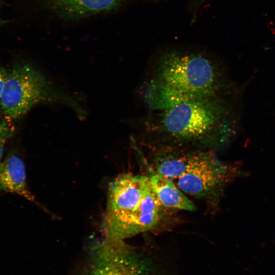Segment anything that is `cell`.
<instances>
[{
	"instance_id": "cell-1",
	"label": "cell",
	"mask_w": 275,
	"mask_h": 275,
	"mask_svg": "<svg viewBox=\"0 0 275 275\" xmlns=\"http://www.w3.org/2000/svg\"><path fill=\"white\" fill-rule=\"evenodd\" d=\"M229 113L221 96L189 100L151 112L145 122V144L215 151L229 136Z\"/></svg>"
},
{
	"instance_id": "cell-2",
	"label": "cell",
	"mask_w": 275,
	"mask_h": 275,
	"mask_svg": "<svg viewBox=\"0 0 275 275\" xmlns=\"http://www.w3.org/2000/svg\"><path fill=\"white\" fill-rule=\"evenodd\" d=\"M150 78L196 98L219 96L224 85L222 70L213 58L175 49L158 56Z\"/></svg>"
},
{
	"instance_id": "cell-3",
	"label": "cell",
	"mask_w": 275,
	"mask_h": 275,
	"mask_svg": "<svg viewBox=\"0 0 275 275\" xmlns=\"http://www.w3.org/2000/svg\"><path fill=\"white\" fill-rule=\"evenodd\" d=\"M43 103L62 104L74 109L80 117L85 115L74 97L59 90L34 66L23 62L14 63L8 71L0 98L2 116L16 120Z\"/></svg>"
},
{
	"instance_id": "cell-4",
	"label": "cell",
	"mask_w": 275,
	"mask_h": 275,
	"mask_svg": "<svg viewBox=\"0 0 275 275\" xmlns=\"http://www.w3.org/2000/svg\"><path fill=\"white\" fill-rule=\"evenodd\" d=\"M80 275H152L148 262L122 240H104L91 249Z\"/></svg>"
},
{
	"instance_id": "cell-5",
	"label": "cell",
	"mask_w": 275,
	"mask_h": 275,
	"mask_svg": "<svg viewBox=\"0 0 275 275\" xmlns=\"http://www.w3.org/2000/svg\"><path fill=\"white\" fill-rule=\"evenodd\" d=\"M234 165L225 163L214 153L209 158L176 179L184 193L216 206L226 186L238 175Z\"/></svg>"
},
{
	"instance_id": "cell-6",
	"label": "cell",
	"mask_w": 275,
	"mask_h": 275,
	"mask_svg": "<svg viewBox=\"0 0 275 275\" xmlns=\"http://www.w3.org/2000/svg\"><path fill=\"white\" fill-rule=\"evenodd\" d=\"M164 208L150 184L136 209L123 214L104 216V238L124 240L153 230L161 222Z\"/></svg>"
},
{
	"instance_id": "cell-7",
	"label": "cell",
	"mask_w": 275,
	"mask_h": 275,
	"mask_svg": "<svg viewBox=\"0 0 275 275\" xmlns=\"http://www.w3.org/2000/svg\"><path fill=\"white\" fill-rule=\"evenodd\" d=\"M145 144L150 150L151 162L149 166L157 173L173 181L214 153L210 150Z\"/></svg>"
},
{
	"instance_id": "cell-8",
	"label": "cell",
	"mask_w": 275,
	"mask_h": 275,
	"mask_svg": "<svg viewBox=\"0 0 275 275\" xmlns=\"http://www.w3.org/2000/svg\"><path fill=\"white\" fill-rule=\"evenodd\" d=\"M150 186L148 176L124 173L109 184L105 215H120L136 209Z\"/></svg>"
},
{
	"instance_id": "cell-9",
	"label": "cell",
	"mask_w": 275,
	"mask_h": 275,
	"mask_svg": "<svg viewBox=\"0 0 275 275\" xmlns=\"http://www.w3.org/2000/svg\"><path fill=\"white\" fill-rule=\"evenodd\" d=\"M51 11L63 19L79 20L117 10L127 0H42Z\"/></svg>"
},
{
	"instance_id": "cell-10",
	"label": "cell",
	"mask_w": 275,
	"mask_h": 275,
	"mask_svg": "<svg viewBox=\"0 0 275 275\" xmlns=\"http://www.w3.org/2000/svg\"><path fill=\"white\" fill-rule=\"evenodd\" d=\"M0 192L19 196L42 207L28 187L24 163L14 150L0 163Z\"/></svg>"
},
{
	"instance_id": "cell-11",
	"label": "cell",
	"mask_w": 275,
	"mask_h": 275,
	"mask_svg": "<svg viewBox=\"0 0 275 275\" xmlns=\"http://www.w3.org/2000/svg\"><path fill=\"white\" fill-rule=\"evenodd\" d=\"M143 102L151 112H158L196 98L176 89L150 78L143 86Z\"/></svg>"
},
{
	"instance_id": "cell-12",
	"label": "cell",
	"mask_w": 275,
	"mask_h": 275,
	"mask_svg": "<svg viewBox=\"0 0 275 275\" xmlns=\"http://www.w3.org/2000/svg\"><path fill=\"white\" fill-rule=\"evenodd\" d=\"M148 175L150 186L160 204L168 208L193 211L196 210L194 203L173 182L156 172L147 164Z\"/></svg>"
},
{
	"instance_id": "cell-13",
	"label": "cell",
	"mask_w": 275,
	"mask_h": 275,
	"mask_svg": "<svg viewBox=\"0 0 275 275\" xmlns=\"http://www.w3.org/2000/svg\"><path fill=\"white\" fill-rule=\"evenodd\" d=\"M11 122L3 116H0V163L6 144L14 132V127Z\"/></svg>"
},
{
	"instance_id": "cell-14",
	"label": "cell",
	"mask_w": 275,
	"mask_h": 275,
	"mask_svg": "<svg viewBox=\"0 0 275 275\" xmlns=\"http://www.w3.org/2000/svg\"><path fill=\"white\" fill-rule=\"evenodd\" d=\"M8 70L0 65V98L2 94L7 77Z\"/></svg>"
},
{
	"instance_id": "cell-15",
	"label": "cell",
	"mask_w": 275,
	"mask_h": 275,
	"mask_svg": "<svg viewBox=\"0 0 275 275\" xmlns=\"http://www.w3.org/2000/svg\"><path fill=\"white\" fill-rule=\"evenodd\" d=\"M2 0H0V8L2 6ZM8 21H9L8 20L4 19L0 16V28L3 25L7 24L8 22Z\"/></svg>"
},
{
	"instance_id": "cell-16",
	"label": "cell",
	"mask_w": 275,
	"mask_h": 275,
	"mask_svg": "<svg viewBox=\"0 0 275 275\" xmlns=\"http://www.w3.org/2000/svg\"><path fill=\"white\" fill-rule=\"evenodd\" d=\"M195 1H196L197 2L202 3L203 2H204L205 0H195Z\"/></svg>"
}]
</instances>
